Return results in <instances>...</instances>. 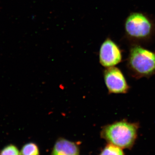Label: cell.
<instances>
[{
    "mask_svg": "<svg viewBox=\"0 0 155 155\" xmlns=\"http://www.w3.org/2000/svg\"><path fill=\"white\" fill-rule=\"evenodd\" d=\"M99 155H125L123 149L108 143L104 147Z\"/></svg>",
    "mask_w": 155,
    "mask_h": 155,
    "instance_id": "ba28073f",
    "label": "cell"
},
{
    "mask_svg": "<svg viewBox=\"0 0 155 155\" xmlns=\"http://www.w3.org/2000/svg\"><path fill=\"white\" fill-rule=\"evenodd\" d=\"M139 124L123 120L114 122L103 127L101 132L102 138L108 143L122 149L133 147L138 136Z\"/></svg>",
    "mask_w": 155,
    "mask_h": 155,
    "instance_id": "6da1fadb",
    "label": "cell"
},
{
    "mask_svg": "<svg viewBox=\"0 0 155 155\" xmlns=\"http://www.w3.org/2000/svg\"><path fill=\"white\" fill-rule=\"evenodd\" d=\"M19 155H40L38 147L33 142L26 143L22 147Z\"/></svg>",
    "mask_w": 155,
    "mask_h": 155,
    "instance_id": "52a82bcc",
    "label": "cell"
},
{
    "mask_svg": "<svg viewBox=\"0 0 155 155\" xmlns=\"http://www.w3.org/2000/svg\"><path fill=\"white\" fill-rule=\"evenodd\" d=\"M127 67L129 74L136 78H149L155 74V53L135 45L130 48Z\"/></svg>",
    "mask_w": 155,
    "mask_h": 155,
    "instance_id": "7a4b0ae2",
    "label": "cell"
},
{
    "mask_svg": "<svg viewBox=\"0 0 155 155\" xmlns=\"http://www.w3.org/2000/svg\"><path fill=\"white\" fill-rule=\"evenodd\" d=\"M104 78L109 92L110 94H126L130 89L122 71L116 67L107 68Z\"/></svg>",
    "mask_w": 155,
    "mask_h": 155,
    "instance_id": "277c9868",
    "label": "cell"
},
{
    "mask_svg": "<svg viewBox=\"0 0 155 155\" xmlns=\"http://www.w3.org/2000/svg\"><path fill=\"white\" fill-rule=\"evenodd\" d=\"M78 145L64 138H58L53 147L51 155H79Z\"/></svg>",
    "mask_w": 155,
    "mask_h": 155,
    "instance_id": "8992f818",
    "label": "cell"
},
{
    "mask_svg": "<svg viewBox=\"0 0 155 155\" xmlns=\"http://www.w3.org/2000/svg\"><path fill=\"white\" fill-rule=\"evenodd\" d=\"M125 33L127 37L135 41L148 40L154 33L153 22L147 15L140 12L131 13L125 22Z\"/></svg>",
    "mask_w": 155,
    "mask_h": 155,
    "instance_id": "3957f363",
    "label": "cell"
},
{
    "mask_svg": "<svg viewBox=\"0 0 155 155\" xmlns=\"http://www.w3.org/2000/svg\"><path fill=\"white\" fill-rule=\"evenodd\" d=\"M99 59L100 63L103 67H114L122 61V51L115 42L107 38L101 46Z\"/></svg>",
    "mask_w": 155,
    "mask_h": 155,
    "instance_id": "5b68a950",
    "label": "cell"
},
{
    "mask_svg": "<svg viewBox=\"0 0 155 155\" xmlns=\"http://www.w3.org/2000/svg\"><path fill=\"white\" fill-rule=\"evenodd\" d=\"M0 155H19V152L16 146L10 144L0 151Z\"/></svg>",
    "mask_w": 155,
    "mask_h": 155,
    "instance_id": "9c48e42d",
    "label": "cell"
}]
</instances>
